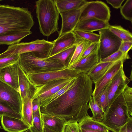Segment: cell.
<instances>
[{"label": "cell", "mask_w": 132, "mask_h": 132, "mask_svg": "<svg viewBox=\"0 0 132 132\" xmlns=\"http://www.w3.org/2000/svg\"><path fill=\"white\" fill-rule=\"evenodd\" d=\"M34 24L27 8L0 4V36L30 31Z\"/></svg>", "instance_id": "7a4b0ae2"}, {"label": "cell", "mask_w": 132, "mask_h": 132, "mask_svg": "<svg viewBox=\"0 0 132 132\" xmlns=\"http://www.w3.org/2000/svg\"><path fill=\"white\" fill-rule=\"evenodd\" d=\"M92 43L87 40L78 37L74 52L71 58L67 62V64L66 65L67 68L72 70L80 61L84 52Z\"/></svg>", "instance_id": "44dd1931"}, {"label": "cell", "mask_w": 132, "mask_h": 132, "mask_svg": "<svg viewBox=\"0 0 132 132\" xmlns=\"http://www.w3.org/2000/svg\"><path fill=\"white\" fill-rule=\"evenodd\" d=\"M93 83L86 74L79 73L73 87L56 99L40 107L41 112L57 117L66 123H79L90 116L88 103L92 96Z\"/></svg>", "instance_id": "6da1fadb"}, {"label": "cell", "mask_w": 132, "mask_h": 132, "mask_svg": "<svg viewBox=\"0 0 132 132\" xmlns=\"http://www.w3.org/2000/svg\"><path fill=\"white\" fill-rule=\"evenodd\" d=\"M18 75L19 88L22 98L27 96L32 99L35 88L19 64Z\"/></svg>", "instance_id": "ffe728a7"}, {"label": "cell", "mask_w": 132, "mask_h": 132, "mask_svg": "<svg viewBox=\"0 0 132 132\" xmlns=\"http://www.w3.org/2000/svg\"><path fill=\"white\" fill-rule=\"evenodd\" d=\"M0 118L3 128L8 132H23L30 127L22 119L5 116Z\"/></svg>", "instance_id": "e0dca14e"}, {"label": "cell", "mask_w": 132, "mask_h": 132, "mask_svg": "<svg viewBox=\"0 0 132 132\" xmlns=\"http://www.w3.org/2000/svg\"><path fill=\"white\" fill-rule=\"evenodd\" d=\"M130 82V79L125 74L123 66L108 85V104L106 109L123 92Z\"/></svg>", "instance_id": "30bf717a"}, {"label": "cell", "mask_w": 132, "mask_h": 132, "mask_svg": "<svg viewBox=\"0 0 132 132\" xmlns=\"http://www.w3.org/2000/svg\"><path fill=\"white\" fill-rule=\"evenodd\" d=\"M125 61L121 60L116 62L105 75L95 84L92 96L95 97L100 94L105 89L113 77L123 66Z\"/></svg>", "instance_id": "5bb4252c"}, {"label": "cell", "mask_w": 132, "mask_h": 132, "mask_svg": "<svg viewBox=\"0 0 132 132\" xmlns=\"http://www.w3.org/2000/svg\"><path fill=\"white\" fill-rule=\"evenodd\" d=\"M132 42L122 41L119 50L123 54L128 55L129 51L132 49Z\"/></svg>", "instance_id": "ab89813d"}, {"label": "cell", "mask_w": 132, "mask_h": 132, "mask_svg": "<svg viewBox=\"0 0 132 132\" xmlns=\"http://www.w3.org/2000/svg\"><path fill=\"white\" fill-rule=\"evenodd\" d=\"M78 40V37L73 31L67 33L58 37L53 41V45L49 57L76 44Z\"/></svg>", "instance_id": "2e32d148"}, {"label": "cell", "mask_w": 132, "mask_h": 132, "mask_svg": "<svg viewBox=\"0 0 132 132\" xmlns=\"http://www.w3.org/2000/svg\"><path fill=\"white\" fill-rule=\"evenodd\" d=\"M79 72L76 70L67 68L58 70L26 75L35 88L52 80L76 77Z\"/></svg>", "instance_id": "ba28073f"}, {"label": "cell", "mask_w": 132, "mask_h": 132, "mask_svg": "<svg viewBox=\"0 0 132 132\" xmlns=\"http://www.w3.org/2000/svg\"><path fill=\"white\" fill-rule=\"evenodd\" d=\"M40 108L33 113L32 126L30 128L33 132H43V124Z\"/></svg>", "instance_id": "1f68e13d"}, {"label": "cell", "mask_w": 132, "mask_h": 132, "mask_svg": "<svg viewBox=\"0 0 132 132\" xmlns=\"http://www.w3.org/2000/svg\"><path fill=\"white\" fill-rule=\"evenodd\" d=\"M3 116L22 120L21 115L15 112L7 104L0 100V118Z\"/></svg>", "instance_id": "836d02e7"}, {"label": "cell", "mask_w": 132, "mask_h": 132, "mask_svg": "<svg viewBox=\"0 0 132 132\" xmlns=\"http://www.w3.org/2000/svg\"><path fill=\"white\" fill-rule=\"evenodd\" d=\"M110 12L109 7L102 1L87 2L81 8L79 22L90 18L109 22Z\"/></svg>", "instance_id": "9c48e42d"}, {"label": "cell", "mask_w": 132, "mask_h": 132, "mask_svg": "<svg viewBox=\"0 0 132 132\" xmlns=\"http://www.w3.org/2000/svg\"><path fill=\"white\" fill-rule=\"evenodd\" d=\"M73 32L76 35L80 38L85 40L92 43L99 42L100 38L99 35L92 32L78 30H75Z\"/></svg>", "instance_id": "d6a6232c"}, {"label": "cell", "mask_w": 132, "mask_h": 132, "mask_svg": "<svg viewBox=\"0 0 132 132\" xmlns=\"http://www.w3.org/2000/svg\"><path fill=\"white\" fill-rule=\"evenodd\" d=\"M32 112L37 111L40 107V103L37 98L33 99L32 103Z\"/></svg>", "instance_id": "7bdbcfd3"}, {"label": "cell", "mask_w": 132, "mask_h": 132, "mask_svg": "<svg viewBox=\"0 0 132 132\" xmlns=\"http://www.w3.org/2000/svg\"><path fill=\"white\" fill-rule=\"evenodd\" d=\"M99 33L100 38L98 53L100 60L118 50L122 41L111 32L109 28L101 30Z\"/></svg>", "instance_id": "52a82bcc"}, {"label": "cell", "mask_w": 132, "mask_h": 132, "mask_svg": "<svg viewBox=\"0 0 132 132\" xmlns=\"http://www.w3.org/2000/svg\"><path fill=\"white\" fill-rule=\"evenodd\" d=\"M89 109L92 114V119L95 121L101 122L103 120L104 113L102 109L96 103L92 96L88 103Z\"/></svg>", "instance_id": "f546056e"}, {"label": "cell", "mask_w": 132, "mask_h": 132, "mask_svg": "<svg viewBox=\"0 0 132 132\" xmlns=\"http://www.w3.org/2000/svg\"><path fill=\"white\" fill-rule=\"evenodd\" d=\"M19 57V54H16L0 58V70L8 65L18 62Z\"/></svg>", "instance_id": "74e56055"}, {"label": "cell", "mask_w": 132, "mask_h": 132, "mask_svg": "<svg viewBox=\"0 0 132 132\" xmlns=\"http://www.w3.org/2000/svg\"><path fill=\"white\" fill-rule=\"evenodd\" d=\"M19 65L26 74L59 70L67 68L60 62L48 57L41 58L30 52L19 54Z\"/></svg>", "instance_id": "5b68a950"}, {"label": "cell", "mask_w": 132, "mask_h": 132, "mask_svg": "<svg viewBox=\"0 0 132 132\" xmlns=\"http://www.w3.org/2000/svg\"><path fill=\"white\" fill-rule=\"evenodd\" d=\"M76 79V77L72 78L67 84L57 93L41 102L40 103V107L45 106L53 101L71 88L74 85Z\"/></svg>", "instance_id": "4dcf8cb0"}, {"label": "cell", "mask_w": 132, "mask_h": 132, "mask_svg": "<svg viewBox=\"0 0 132 132\" xmlns=\"http://www.w3.org/2000/svg\"><path fill=\"white\" fill-rule=\"evenodd\" d=\"M108 85L100 94L95 97H93L96 103L102 109L104 113L108 104Z\"/></svg>", "instance_id": "e575fe53"}, {"label": "cell", "mask_w": 132, "mask_h": 132, "mask_svg": "<svg viewBox=\"0 0 132 132\" xmlns=\"http://www.w3.org/2000/svg\"><path fill=\"white\" fill-rule=\"evenodd\" d=\"M115 62H99L86 74L93 82L95 84L105 75Z\"/></svg>", "instance_id": "7402d4cb"}, {"label": "cell", "mask_w": 132, "mask_h": 132, "mask_svg": "<svg viewBox=\"0 0 132 132\" xmlns=\"http://www.w3.org/2000/svg\"><path fill=\"white\" fill-rule=\"evenodd\" d=\"M62 132H69V130L68 126V125L66 123L65 124L64 126L63 131Z\"/></svg>", "instance_id": "7dc6e473"}, {"label": "cell", "mask_w": 132, "mask_h": 132, "mask_svg": "<svg viewBox=\"0 0 132 132\" xmlns=\"http://www.w3.org/2000/svg\"><path fill=\"white\" fill-rule=\"evenodd\" d=\"M53 44L44 39H37L29 42H22L9 45L7 49L0 54V58L30 52L41 58L49 57Z\"/></svg>", "instance_id": "8992f818"}, {"label": "cell", "mask_w": 132, "mask_h": 132, "mask_svg": "<svg viewBox=\"0 0 132 132\" xmlns=\"http://www.w3.org/2000/svg\"><path fill=\"white\" fill-rule=\"evenodd\" d=\"M23 132H33L31 130V129L29 128V129H27L26 131H24Z\"/></svg>", "instance_id": "c3c4849f"}, {"label": "cell", "mask_w": 132, "mask_h": 132, "mask_svg": "<svg viewBox=\"0 0 132 132\" xmlns=\"http://www.w3.org/2000/svg\"><path fill=\"white\" fill-rule=\"evenodd\" d=\"M81 8L59 13L62 18V25L58 37L73 31L79 22Z\"/></svg>", "instance_id": "4fadbf2b"}, {"label": "cell", "mask_w": 132, "mask_h": 132, "mask_svg": "<svg viewBox=\"0 0 132 132\" xmlns=\"http://www.w3.org/2000/svg\"><path fill=\"white\" fill-rule=\"evenodd\" d=\"M0 100L22 116V102L20 93L0 80Z\"/></svg>", "instance_id": "8fae6325"}, {"label": "cell", "mask_w": 132, "mask_h": 132, "mask_svg": "<svg viewBox=\"0 0 132 132\" xmlns=\"http://www.w3.org/2000/svg\"><path fill=\"white\" fill-rule=\"evenodd\" d=\"M35 3L40 32L47 37L55 32H59V12L54 0H39Z\"/></svg>", "instance_id": "277c9868"}, {"label": "cell", "mask_w": 132, "mask_h": 132, "mask_svg": "<svg viewBox=\"0 0 132 132\" xmlns=\"http://www.w3.org/2000/svg\"><path fill=\"white\" fill-rule=\"evenodd\" d=\"M110 26L109 22L90 18L79 22L74 30L92 32L109 28Z\"/></svg>", "instance_id": "ac0fdd59"}, {"label": "cell", "mask_w": 132, "mask_h": 132, "mask_svg": "<svg viewBox=\"0 0 132 132\" xmlns=\"http://www.w3.org/2000/svg\"><path fill=\"white\" fill-rule=\"evenodd\" d=\"M43 124L56 132H62L65 122L56 116L41 113Z\"/></svg>", "instance_id": "603a6c76"}, {"label": "cell", "mask_w": 132, "mask_h": 132, "mask_svg": "<svg viewBox=\"0 0 132 132\" xmlns=\"http://www.w3.org/2000/svg\"><path fill=\"white\" fill-rule=\"evenodd\" d=\"M132 116V104L126 100L122 92L106 109L102 122L112 132H119Z\"/></svg>", "instance_id": "3957f363"}, {"label": "cell", "mask_w": 132, "mask_h": 132, "mask_svg": "<svg viewBox=\"0 0 132 132\" xmlns=\"http://www.w3.org/2000/svg\"><path fill=\"white\" fill-rule=\"evenodd\" d=\"M124 0H106L107 2L116 9L120 8Z\"/></svg>", "instance_id": "b9f144b4"}, {"label": "cell", "mask_w": 132, "mask_h": 132, "mask_svg": "<svg viewBox=\"0 0 132 132\" xmlns=\"http://www.w3.org/2000/svg\"><path fill=\"white\" fill-rule=\"evenodd\" d=\"M110 30L122 41L132 42V34L120 26H110Z\"/></svg>", "instance_id": "f1b7e54d"}, {"label": "cell", "mask_w": 132, "mask_h": 132, "mask_svg": "<svg viewBox=\"0 0 132 132\" xmlns=\"http://www.w3.org/2000/svg\"><path fill=\"white\" fill-rule=\"evenodd\" d=\"M59 12L81 8L88 1L85 0H54Z\"/></svg>", "instance_id": "cb8c5ba5"}, {"label": "cell", "mask_w": 132, "mask_h": 132, "mask_svg": "<svg viewBox=\"0 0 132 132\" xmlns=\"http://www.w3.org/2000/svg\"></svg>", "instance_id": "681fc988"}, {"label": "cell", "mask_w": 132, "mask_h": 132, "mask_svg": "<svg viewBox=\"0 0 132 132\" xmlns=\"http://www.w3.org/2000/svg\"><path fill=\"white\" fill-rule=\"evenodd\" d=\"M43 132H56L48 128L44 125H43Z\"/></svg>", "instance_id": "bcb514c9"}, {"label": "cell", "mask_w": 132, "mask_h": 132, "mask_svg": "<svg viewBox=\"0 0 132 132\" xmlns=\"http://www.w3.org/2000/svg\"><path fill=\"white\" fill-rule=\"evenodd\" d=\"M78 126L80 128L108 132V129L101 122L95 121L89 116L78 123Z\"/></svg>", "instance_id": "484cf974"}, {"label": "cell", "mask_w": 132, "mask_h": 132, "mask_svg": "<svg viewBox=\"0 0 132 132\" xmlns=\"http://www.w3.org/2000/svg\"><path fill=\"white\" fill-rule=\"evenodd\" d=\"M72 78L52 80L36 87L32 99L37 98L40 103L57 93L67 84Z\"/></svg>", "instance_id": "7c38bea8"}, {"label": "cell", "mask_w": 132, "mask_h": 132, "mask_svg": "<svg viewBox=\"0 0 132 132\" xmlns=\"http://www.w3.org/2000/svg\"><path fill=\"white\" fill-rule=\"evenodd\" d=\"M78 129L79 132H105L104 131L89 130L84 129L79 127L78 125ZM108 132H110L109 131Z\"/></svg>", "instance_id": "f6af8a7d"}, {"label": "cell", "mask_w": 132, "mask_h": 132, "mask_svg": "<svg viewBox=\"0 0 132 132\" xmlns=\"http://www.w3.org/2000/svg\"><path fill=\"white\" fill-rule=\"evenodd\" d=\"M119 132H132V118L121 127Z\"/></svg>", "instance_id": "60d3db41"}, {"label": "cell", "mask_w": 132, "mask_h": 132, "mask_svg": "<svg viewBox=\"0 0 132 132\" xmlns=\"http://www.w3.org/2000/svg\"><path fill=\"white\" fill-rule=\"evenodd\" d=\"M98 50L81 59L72 70L76 69L80 73L87 74L99 62Z\"/></svg>", "instance_id": "d6986e66"}, {"label": "cell", "mask_w": 132, "mask_h": 132, "mask_svg": "<svg viewBox=\"0 0 132 132\" xmlns=\"http://www.w3.org/2000/svg\"><path fill=\"white\" fill-rule=\"evenodd\" d=\"M98 47V43H92L85 50L80 60L97 51Z\"/></svg>", "instance_id": "f35d334b"}, {"label": "cell", "mask_w": 132, "mask_h": 132, "mask_svg": "<svg viewBox=\"0 0 132 132\" xmlns=\"http://www.w3.org/2000/svg\"><path fill=\"white\" fill-rule=\"evenodd\" d=\"M32 33L30 31L0 36V45L4 44L10 45L19 43L24 38Z\"/></svg>", "instance_id": "4316f807"}, {"label": "cell", "mask_w": 132, "mask_h": 132, "mask_svg": "<svg viewBox=\"0 0 132 132\" xmlns=\"http://www.w3.org/2000/svg\"><path fill=\"white\" fill-rule=\"evenodd\" d=\"M0 80L20 93L18 62L0 70Z\"/></svg>", "instance_id": "9a60e30c"}, {"label": "cell", "mask_w": 132, "mask_h": 132, "mask_svg": "<svg viewBox=\"0 0 132 132\" xmlns=\"http://www.w3.org/2000/svg\"><path fill=\"white\" fill-rule=\"evenodd\" d=\"M76 46V44L48 57L60 62L64 66H66V62L68 61L71 57Z\"/></svg>", "instance_id": "83f0119b"}, {"label": "cell", "mask_w": 132, "mask_h": 132, "mask_svg": "<svg viewBox=\"0 0 132 132\" xmlns=\"http://www.w3.org/2000/svg\"><path fill=\"white\" fill-rule=\"evenodd\" d=\"M22 99V120L30 127L32 126V103L33 99L27 96Z\"/></svg>", "instance_id": "d4e9b609"}, {"label": "cell", "mask_w": 132, "mask_h": 132, "mask_svg": "<svg viewBox=\"0 0 132 132\" xmlns=\"http://www.w3.org/2000/svg\"><path fill=\"white\" fill-rule=\"evenodd\" d=\"M121 14L126 20L132 22V0H127L120 8Z\"/></svg>", "instance_id": "d590c367"}, {"label": "cell", "mask_w": 132, "mask_h": 132, "mask_svg": "<svg viewBox=\"0 0 132 132\" xmlns=\"http://www.w3.org/2000/svg\"><path fill=\"white\" fill-rule=\"evenodd\" d=\"M130 58L129 55H126L119 50L106 58L100 60L99 62H114L121 60L125 61Z\"/></svg>", "instance_id": "8d00e7d4"}, {"label": "cell", "mask_w": 132, "mask_h": 132, "mask_svg": "<svg viewBox=\"0 0 132 132\" xmlns=\"http://www.w3.org/2000/svg\"><path fill=\"white\" fill-rule=\"evenodd\" d=\"M67 124L69 132H79L78 129V123L75 122Z\"/></svg>", "instance_id": "ee69618b"}]
</instances>
